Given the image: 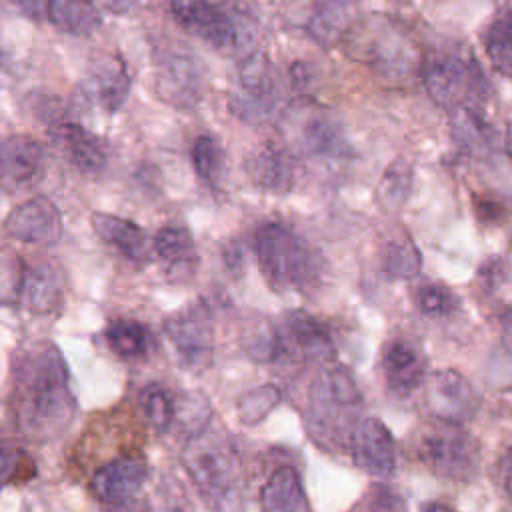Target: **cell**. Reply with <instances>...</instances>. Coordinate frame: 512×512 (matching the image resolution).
<instances>
[{"label":"cell","mask_w":512,"mask_h":512,"mask_svg":"<svg viewBox=\"0 0 512 512\" xmlns=\"http://www.w3.org/2000/svg\"><path fill=\"white\" fill-rule=\"evenodd\" d=\"M86 98L98 104L104 112L114 114L126 102L130 92V74L116 54H98L90 62L84 82Z\"/></svg>","instance_id":"obj_18"},{"label":"cell","mask_w":512,"mask_h":512,"mask_svg":"<svg viewBox=\"0 0 512 512\" xmlns=\"http://www.w3.org/2000/svg\"><path fill=\"white\" fill-rule=\"evenodd\" d=\"M224 264H226L230 274H240L242 272V268H244V254H242V248L236 242H230L224 248Z\"/></svg>","instance_id":"obj_41"},{"label":"cell","mask_w":512,"mask_h":512,"mask_svg":"<svg viewBox=\"0 0 512 512\" xmlns=\"http://www.w3.org/2000/svg\"><path fill=\"white\" fill-rule=\"evenodd\" d=\"M24 308L32 314H52L62 306V276L52 262L22 266L18 292Z\"/></svg>","instance_id":"obj_21"},{"label":"cell","mask_w":512,"mask_h":512,"mask_svg":"<svg viewBox=\"0 0 512 512\" xmlns=\"http://www.w3.org/2000/svg\"><path fill=\"white\" fill-rule=\"evenodd\" d=\"M254 254L264 280L276 292L308 290L322 272L320 256L290 226L266 222L254 232Z\"/></svg>","instance_id":"obj_3"},{"label":"cell","mask_w":512,"mask_h":512,"mask_svg":"<svg viewBox=\"0 0 512 512\" xmlns=\"http://www.w3.org/2000/svg\"><path fill=\"white\" fill-rule=\"evenodd\" d=\"M158 512H186L180 504H172V506H162Z\"/></svg>","instance_id":"obj_46"},{"label":"cell","mask_w":512,"mask_h":512,"mask_svg":"<svg viewBox=\"0 0 512 512\" xmlns=\"http://www.w3.org/2000/svg\"><path fill=\"white\" fill-rule=\"evenodd\" d=\"M422 512H456V510L450 508V506H444L440 502H426L422 506Z\"/></svg>","instance_id":"obj_45"},{"label":"cell","mask_w":512,"mask_h":512,"mask_svg":"<svg viewBox=\"0 0 512 512\" xmlns=\"http://www.w3.org/2000/svg\"><path fill=\"white\" fill-rule=\"evenodd\" d=\"M362 396L344 366H324L308 390L306 430L324 450H348L354 428L362 420Z\"/></svg>","instance_id":"obj_2"},{"label":"cell","mask_w":512,"mask_h":512,"mask_svg":"<svg viewBox=\"0 0 512 512\" xmlns=\"http://www.w3.org/2000/svg\"><path fill=\"white\" fill-rule=\"evenodd\" d=\"M10 408L20 434L32 442L60 438L76 416L68 364L50 340L20 346L12 358Z\"/></svg>","instance_id":"obj_1"},{"label":"cell","mask_w":512,"mask_h":512,"mask_svg":"<svg viewBox=\"0 0 512 512\" xmlns=\"http://www.w3.org/2000/svg\"><path fill=\"white\" fill-rule=\"evenodd\" d=\"M230 112L244 124L266 122L278 104V82L266 54L252 50L238 70V88L230 96Z\"/></svg>","instance_id":"obj_9"},{"label":"cell","mask_w":512,"mask_h":512,"mask_svg":"<svg viewBox=\"0 0 512 512\" xmlns=\"http://www.w3.org/2000/svg\"><path fill=\"white\" fill-rule=\"evenodd\" d=\"M302 148L318 158H340L346 152V140L340 124L328 114H312L300 130Z\"/></svg>","instance_id":"obj_28"},{"label":"cell","mask_w":512,"mask_h":512,"mask_svg":"<svg viewBox=\"0 0 512 512\" xmlns=\"http://www.w3.org/2000/svg\"><path fill=\"white\" fill-rule=\"evenodd\" d=\"M348 452L366 474L388 478L396 468V442L388 426L374 418H362L354 428Z\"/></svg>","instance_id":"obj_14"},{"label":"cell","mask_w":512,"mask_h":512,"mask_svg":"<svg viewBox=\"0 0 512 512\" xmlns=\"http://www.w3.org/2000/svg\"><path fill=\"white\" fill-rule=\"evenodd\" d=\"M44 172L42 146L26 136L14 134L0 144V184L6 190L30 188Z\"/></svg>","instance_id":"obj_17"},{"label":"cell","mask_w":512,"mask_h":512,"mask_svg":"<svg viewBox=\"0 0 512 512\" xmlns=\"http://www.w3.org/2000/svg\"><path fill=\"white\" fill-rule=\"evenodd\" d=\"M152 250L172 282H188L198 268V252L192 234L184 226H162L152 240Z\"/></svg>","instance_id":"obj_19"},{"label":"cell","mask_w":512,"mask_h":512,"mask_svg":"<svg viewBox=\"0 0 512 512\" xmlns=\"http://www.w3.org/2000/svg\"><path fill=\"white\" fill-rule=\"evenodd\" d=\"M4 228L12 238L36 246H52L64 232L60 210L46 196H34L18 204L6 216Z\"/></svg>","instance_id":"obj_13"},{"label":"cell","mask_w":512,"mask_h":512,"mask_svg":"<svg viewBox=\"0 0 512 512\" xmlns=\"http://www.w3.org/2000/svg\"><path fill=\"white\" fill-rule=\"evenodd\" d=\"M148 478V462L142 454H122L102 464L92 480V494L108 508L120 512L130 508Z\"/></svg>","instance_id":"obj_10"},{"label":"cell","mask_w":512,"mask_h":512,"mask_svg":"<svg viewBox=\"0 0 512 512\" xmlns=\"http://www.w3.org/2000/svg\"><path fill=\"white\" fill-rule=\"evenodd\" d=\"M54 142L60 146L68 162L84 176H96L106 166V150L102 142L74 122H56L52 126Z\"/></svg>","instance_id":"obj_22"},{"label":"cell","mask_w":512,"mask_h":512,"mask_svg":"<svg viewBox=\"0 0 512 512\" xmlns=\"http://www.w3.org/2000/svg\"><path fill=\"white\" fill-rule=\"evenodd\" d=\"M476 208H478V218H480V220L496 222V220L502 216V208H500L498 202H490V200L480 198V200L476 202Z\"/></svg>","instance_id":"obj_43"},{"label":"cell","mask_w":512,"mask_h":512,"mask_svg":"<svg viewBox=\"0 0 512 512\" xmlns=\"http://www.w3.org/2000/svg\"><path fill=\"white\" fill-rule=\"evenodd\" d=\"M410 182H412V172L404 162L396 160L394 164H390L388 170L384 172V176L380 180V188H378V196L384 202V206L386 208L402 206L404 198L408 196Z\"/></svg>","instance_id":"obj_39"},{"label":"cell","mask_w":512,"mask_h":512,"mask_svg":"<svg viewBox=\"0 0 512 512\" xmlns=\"http://www.w3.org/2000/svg\"><path fill=\"white\" fill-rule=\"evenodd\" d=\"M104 338L108 348L122 360H146L156 350L152 330L136 318H116L106 330Z\"/></svg>","instance_id":"obj_26"},{"label":"cell","mask_w":512,"mask_h":512,"mask_svg":"<svg viewBox=\"0 0 512 512\" xmlns=\"http://www.w3.org/2000/svg\"><path fill=\"white\" fill-rule=\"evenodd\" d=\"M280 398L282 394L274 384H260L248 390L238 400V406H236L238 420L246 426H254L262 422L272 412V408L280 402Z\"/></svg>","instance_id":"obj_34"},{"label":"cell","mask_w":512,"mask_h":512,"mask_svg":"<svg viewBox=\"0 0 512 512\" xmlns=\"http://www.w3.org/2000/svg\"><path fill=\"white\" fill-rule=\"evenodd\" d=\"M422 80L430 98L452 112L478 90L480 72L460 56L442 54L422 66Z\"/></svg>","instance_id":"obj_11"},{"label":"cell","mask_w":512,"mask_h":512,"mask_svg":"<svg viewBox=\"0 0 512 512\" xmlns=\"http://www.w3.org/2000/svg\"><path fill=\"white\" fill-rule=\"evenodd\" d=\"M484 48L492 66L502 74L512 78V14L496 18L486 34Z\"/></svg>","instance_id":"obj_32"},{"label":"cell","mask_w":512,"mask_h":512,"mask_svg":"<svg viewBox=\"0 0 512 512\" xmlns=\"http://www.w3.org/2000/svg\"><path fill=\"white\" fill-rule=\"evenodd\" d=\"M34 470V462L24 448L0 432V488L28 480L34 476Z\"/></svg>","instance_id":"obj_33"},{"label":"cell","mask_w":512,"mask_h":512,"mask_svg":"<svg viewBox=\"0 0 512 512\" xmlns=\"http://www.w3.org/2000/svg\"><path fill=\"white\" fill-rule=\"evenodd\" d=\"M156 94L174 108H194L204 94L200 64L190 56H168L156 74Z\"/></svg>","instance_id":"obj_16"},{"label":"cell","mask_w":512,"mask_h":512,"mask_svg":"<svg viewBox=\"0 0 512 512\" xmlns=\"http://www.w3.org/2000/svg\"><path fill=\"white\" fill-rule=\"evenodd\" d=\"M500 476H502V486H504L508 498L512 500V446L508 448V452H506L504 458H502Z\"/></svg>","instance_id":"obj_44"},{"label":"cell","mask_w":512,"mask_h":512,"mask_svg":"<svg viewBox=\"0 0 512 512\" xmlns=\"http://www.w3.org/2000/svg\"><path fill=\"white\" fill-rule=\"evenodd\" d=\"M286 336L308 360L330 362L334 358L336 350L330 332L306 310H290L286 314Z\"/></svg>","instance_id":"obj_24"},{"label":"cell","mask_w":512,"mask_h":512,"mask_svg":"<svg viewBox=\"0 0 512 512\" xmlns=\"http://www.w3.org/2000/svg\"><path fill=\"white\" fill-rule=\"evenodd\" d=\"M92 228L96 236L114 248L122 258L134 264L148 260V238L136 222L122 216L96 212L92 216Z\"/></svg>","instance_id":"obj_23"},{"label":"cell","mask_w":512,"mask_h":512,"mask_svg":"<svg viewBox=\"0 0 512 512\" xmlns=\"http://www.w3.org/2000/svg\"><path fill=\"white\" fill-rule=\"evenodd\" d=\"M172 18L188 34L222 52H248L258 40V22L244 10L212 0H172Z\"/></svg>","instance_id":"obj_6"},{"label":"cell","mask_w":512,"mask_h":512,"mask_svg":"<svg viewBox=\"0 0 512 512\" xmlns=\"http://www.w3.org/2000/svg\"><path fill=\"white\" fill-rule=\"evenodd\" d=\"M138 404L148 420V424L164 434L176 420V404L172 400L170 390L160 382L146 384L138 394Z\"/></svg>","instance_id":"obj_31"},{"label":"cell","mask_w":512,"mask_h":512,"mask_svg":"<svg viewBox=\"0 0 512 512\" xmlns=\"http://www.w3.org/2000/svg\"><path fill=\"white\" fill-rule=\"evenodd\" d=\"M426 402L434 418L460 424L470 420L480 406L470 380L452 368H442L428 376Z\"/></svg>","instance_id":"obj_12"},{"label":"cell","mask_w":512,"mask_h":512,"mask_svg":"<svg viewBox=\"0 0 512 512\" xmlns=\"http://www.w3.org/2000/svg\"><path fill=\"white\" fill-rule=\"evenodd\" d=\"M506 144H508V152L512 156V122L508 124V134H506Z\"/></svg>","instance_id":"obj_47"},{"label":"cell","mask_w":512,"mask_h":512,"mask_svg":"<svg viewBox=\"0 0 512 512\" xmlns=\"http://www.w3.org/2000/svg\"><path fill=\"white\" fill-rule=\"evenodd\" d=\"M414 302L428 318H446L458 308L456 294L448 286L436 282L422 284L414 294Z\"/></svg>","instance_id":"obj_37"},{"label":"cell","mask_w":512,"mask_h":512,"mask_svg":"<svg viewBox=\"0 0 512 512\" xmlns=\"http://www.w3.org/2000/svg\"><path fill=\"white\" fill-rule=\"evenodd\" d=\"M18 8L34 20L48 18V0H14Z\"/></svg>","instance_id":"obj_42"},{"label":"cell","mask_w":512,"mask_h":512,"mask_svg":"<svg viewBox=\"0 0 512 512\" xmlns=\"http://www.w3.org/2000/svg\"><path fill=\"white\" fill-rule=\"evenodd\" d=\"M310 34L324 46L348 32V10L340 2H326L310 20Z\"/></svg>","instance_id":"obj_35"},{"label":"cell","mask_w":512,"mask_h":512,"mask_svg":"<svg viewBox=\"0 0 512 512\" xmlns=\"http://www.w3.org/2000/svg\"><path fill=\"white\" fill-rule=\"evenodd\" d=\"M380 368L388 392L406 398L418 390L426 378V356L414 340L392 338L382 348Z\"/></svg>","instance_id":"obj_15"},{"label":"cell","mask_w":512,"mask_h":512,"mask_svg":"<svg viewBox=\"0 0 512 512\" xmlns=\"http://www.w3.org/2000/svg\"><path fill=\"white\" fill-rule=\"evenodd\" d=\"M510 14H512V0H510Z\"/></svg>","instance_id":"obj_48"},{"label":"cell","mask_w":512,"mask_h":512,"mask_svg":"<svg viewBox=\"0 0 512 512\" xmlns=\"http://www.w3.org/2000/svg\"><path fill=\"white\" fill-rule=\"evenodd\" d=\"M192 164L196 174L210 186H214L222 172V150L210 136H198L192 146Z\"/></svg>","instance_id":"obj_38"},{"label":"cell","mask_w":512,"mask_h":512,"mask_svg":"<svg viewBox=\"0 0 512 512\" xmlns=\"http://www.w3.org/2000/svg\"><path fill=\"white\" fill-rule=\"evenodd\" d=\"M176 418H180L188 430L190 436L202 432L208 428L210 420V404L202 394H186L180 404H176Z\"/></svg>","instance_id":"obj_40"},{"label":"cell","mask_w":512,"mask_h":512,"mask_svg":"<svg viewBox=\"0 0 512 512\" xmlns=\"http://www.w3.org/2000/svg\"><path fill=\"white\" fill-rule=\"evenodd\" d=\"M248 178L272 194L288 192L296 182V162L280 144H262L246 158Z\"/></svg>","instance_id":"obj_20"},{"label":"cell","mask_w":512,"mask_h":512,"mask_svg":"<svg viewBox=\"0 0 512 512\" xmlns=\"http://www.w3.org/2000/svg\"><path fill=\"white\" fill-rule=\"evenodd\" d=\"M420 252L408 234H398L384 244L382 270L392 280H408L420 272Z\"/></svg>","instance_id":"obj_30"},{"label":"cell","mask_w":512,"mask_h":512,"mask_svg":"<svg viewBox=\"0 0 512 512\" xmlns=\"http://www.w3.org/2000/svg\"><path fill=\"white\" fill-rule=\"evenodd\" d=\"M164 332L172 342L182 368L202 374L214 358V322L204 302H194L164 320Z\"/></svg>","instance_id":"obj_8"},{"label":"cell","mask_w":512,"mask_h":512,"mask_svg":"<svg viewBox=\"0 0 512 512\" xmlns=\"http://www.w3.org/2000/svg\"><path fill=\"white\" fill-rule=\"evenodd\" d=\"M48 20L66 34L88 36L100 26V10L94 0H48Z\"/></svg>","instance_id":"obj_29"},{"label":"cell","mask_w":512,"mask_h":512,"mask_svg":"<svg viewBox=\"0 0 512 512\" xmlns=\"http://www.w3.org/2000/svg\"><path fill=\"white\" fill-rule=\"evenodd\" d=\"M182 464L200 496L214 512H230L238 494V456L232 440L214 428L190 436L182 450Z\"/></svg>","instance_id":"obj_4"},{"label":"cell","mask_w":512,"mask_h":512,"mask_svg":"<svg viewBox=\"0 0 512 512\" xmlns=\"http://www.w3.org/2000/svg\"><path fill=\"white\" fill-rule=\"evenodd\" d=\"M410 450L428 472L450 482H470L482 462L480 444L464 424L434 416L414 430Z\"/></svg>","instance_id":"obj_5"},{"label":"cell","mask_w":512,"mask_h":512,"mask_svg":"<svg viewBox=\"0 0 512 512\" xmlns=\"http://www.w3.org/2000/svg\"><path fill=\"white\" fill-rule=\"evenodd\" d=\"M452 128L458 140L468 148L480 150L482 146L490 144V126L484 122L480 112L470 106L452 110Z\"/></svg>","instance_id":"obj_36"},{"label":"cell","mask_w":512,"mask_h":512,"mask_svg":"<svg viewBox=\"0 0 512 512\" xmlns=\"http://www.w3.org/2000/svg\"><path fill=\"white\" fill-rule=\"evenodd\" d=\"M262 512H308L300 474L294 466L276 468L260 492Z\"/></svg>","instance_id":"obj_25"},{"label":"cell","mask_w":512,"mask_h":512,"mask_svg":"<svg viewBox=\"0 0 512 512\" xmlns=\"http://www.w3.org/2000/svg\"><path fill=\"white\" fill-rule=\"evenodd\" d=\"M346 34L352 36V46L358 50V58L372 66L382 78L406 80L422 72L414 40L396 22L374 18L362 22L354 32L348 28Z\"/></svg>","instance_id":"obj_7"},{"label":"cell","mask_w":512,"mask_h":512,"mask_svg":"<svg viewBox=\"0 0 512 512\" xmlns=\"http://www.w3.org/2000/svg\"><path fill=\"white\" fill-rule=\"evenodd\" d=\"M288 336L280 332L268 318L256 316L242 330V348L254 362L270 364L288 356Z\"/></svg>","instance_id":"obj_27"}]
</instances>
